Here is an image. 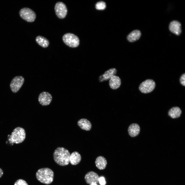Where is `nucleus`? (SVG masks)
Listing matches in <instances>:
<instances>
[{
    "instance_id": "2",
    "label": "nucleus",
    "mask_w": 185,
    "mask_h": 185,
    "mask_svg": "<svg viewBox=\"0 0 185 185\" xmlns=\"http://www.w3.org/2000/svg\"><path fill=\"white\" fill-rule=\"evenodd\" d=\"M54 172L50 169L43 168L39 169L36 172L37 179L40 182L46 184L51 183L53 181Z\"/></svg>"
},
{
    "instance_id": "21",
    "label": "nucleus",
    "mask_w": 185,
    "mask_h": 185,
    "mask_svg": "<svg viewBox=\"0 0 185 185\" xmlns=\"http://www.w3.org/2000/svg\"><path fill=\"white\" fill-rule=\"evenodd\" d=\"M106 7V4L103 1H100L97 2L95 6L96 8L99 10H104L105 8Z\"/></svg>"
},
{
    "instance_id": "26",
    "label": "nucleus",
    "mask_w": 185,
    "mask_h": 185,
    "mask_svg": "<svg viewBox=\"0 0 185 185\" xmlns=\"http://www.w3.org/2000/svg\"><path fill=\"white\" fill-rule=\"evenodd\" d=\"M91 185H97V184L95 183H93L91 184Z\"/></svg>"
},
{
    "instance_id": "1",
    "label": "nucleus",
    "mask_w": 185,
    "mask_h": 185,
    "mask_svg": "<svg viewBox=\"0 0 185 185\" xmlns=\"http://www.w3.org/2000/svg\"><path fill=\"white\" fill-rule=\"evenodd\" d=\"M70 153L67 149L62 147H57L53 153V159L58 165L64 166L68 165L70 162Z\"/></svg>"
},
{
    "instance_id": "11",
    "label": "nucleus",
    "mask_w": 185,
    "mask_h": 185,
    "mask_svg": "<svg viewBox=\"0 0 185 185\" xmlns=\"http://www.w3.org/2000/svg\"><path fill=\"white\" fill-rule=\"evenodd\" d=\"M169 29L172 33L177 35H179L181 32V24L177 21H172L169 24Z\"/></svg>"
},
{
    "instance_id": "8",
    "label": "nucleus",
    "mask_w": 185,
    "mask_h": 185,
    "mask_svg": "<svg viewBox=\"0 0 185 185\" xmlns=\"http://www.w3.org/2000/svg\"><path fill=\"white\" fill-rule=\"evenodd\" d=\"M54 10L56 15L59 18L63 19L66 17L68 10L66 5L63 3H57L55 6Z\"/></svg>"
},
{
    "instance_id": "24",
    "label": "nucleus",
    "mask_w": 185,
    "mask_h": 185,
    "mask_svg": "<svg viewBox=\"0 0 185 185\" xmlns=\"http://www.w3.org/2000/svg\"><path fill=\"white\" fill-rule=\"evenodd\" d=\"M99 182L101 185H105L106 183L105 178L103 177H99Z\"/></svg>"
},
{
    "instance_id": "13",
    "label": "nucleus",
    "mask_w": 185,
    "mask_h": 185,
    "mask_svg": "<svg viewBox=\"0 0 185 185\" xmlns=\"http://www.w3.org/2000/svg\"><path fill=\"white\" fill-rule=\"evenodd\" d=\"M121 83V80L118 76L114 75L109 80V85L110 88L113 89H116L120 86Z\"/></svg>"
},
{
    "instance_id": "23",
    "label": "nucleus",
    "mask_w": 185,
    "mask_h": 185,
    "mask_svg": "<svg viewBox=\"0 0 185 185\" xmlns=\"http://www.w3.org/2000/svg\"><path fill=\"white\" fill-rule=\"evenodd\" d=\"M180 82L182 85L185 86V73L182 74L180 79Z\"/></svg>"
},
{
    "instance_id": "20",
    "label": "nucleus",
    "mask_w": 185,
    "mask_h": 185,
    "mask_svg": "<svg viewBox=\"0 0 185 185\" xmlns=\"http://www.w3.org/2000/svg\"><path fill=\"white\" fill-rule=\"evenodd\" d=\"M37 43L42 47H47L49 44V40L41 36H37L36 38Z\"/></svg>"
},
{
    "instance_id": "17",
    "label": "nucleus",
    "mask_w": 185,
    "mask_h": 185,
    "mask_svg": "<svg viewBox=\"0 0 185 185\" xmlns=\"http://www.w3.org/2000/svg\"><path fill=\"white\" fill-rule=\"evenodd\" d=\"M141 34V32L140 30H134L128 35L127 39L130 42H134L140 39Z\"/></svg>"
},
{
    "instance_id": "6",
    "label": "nucleus",
    "mask_w": 185,
    "mask_h": 185,
    "mask_svg": "<svg viewBox=\"0 0 185 185\" xmlns=\"http://www.w3.org/2000/svg\"><path fill=\"white\" fill-rule=\"evenodd\" d=\"M155 86V83L153 80L148 79L140 84L139 88L142 93H147L152 92L154 89Z\"/></svg>"
},
{
    "instance_id": "18",
    "label": "nucleus",
    "mask_w": 185,
    "mask_h": 185,
    "mask_svg": "<svg viewBox=\"0 0 185 185\" xmlns=\"http://www.w3.org/2000/svg\"><path fill=\"white\" fill-rule=\"evenodd\" d=\"M81 159L80 154L78 152L75 151L72 152L70 155V162L72 165H76L80 162Z\"/></svg>"
},
{
    "instance_id": "3",
    "label": "nucleus",
    "mask_w": 185,
    "mask_h": 185,
    "mask_svg": "<svg viewBox=\"0 0 185 185\" xmlns=\"http://www.w3.org/2000/svg\"><path fill=\"white\" fill-rule=\"evenodd\" d=\"M26 137V133L24 129L20 127L15 128L12 132L8 139L11 144H19L22 142Z\"/></svg>"
},
{
    "instance_id": "25",
    "label": "nucleus",
    "mask_w": 185,
    "mask_h": 185,
    "mask_svg": "<svg viewBox=\"0 0 185 185\" xmlns=\"http://www.w3.org/2000/svg\"><path fill=\"white\" fill-rule=\"evenodd\" d=\"M3 172L2 170L0 168V178L3 176Z\"/></svg>"
},
{
    "instance_id": "5",
    "label": "nucleus",
    "mask_w": 185,
    "mask_h": 185,
    "mask_svg": "<svg viewBox=\"0 0 185 185\" xmlns=\"http://www.w3.org/2000/svg\"><path fill=\"white\" fill-rule=\"evenodd\" d=\"M19 14L22 18L29 22H34L36 18L35 12L29 8H24L21 9L20 11Z\"/></svg>"
},
{
    "instance_id": "10",
    "label": "nucleus",
    "mask_w": 185,
    "mask_h": 185,
    "mask_svg": "<svg viewBox=\"0 0 185 185\" xmlns=\"http://www.w3.org/2000/svg\"><path fill=\"white\" fill-rule=\"evenodd\" d=\"M99 178L98 174L92 171L88 172L85 177L86 182L90 185L93 183L97 184L99 182Z\"/></svg>"
},
{
    "instance_id": "14",
    "label": "nucleus",
    "mask_w": 185,
    "mask_h": 185,
    "mask_svg": "<svg viewBox=\"0 0 185 185\" xmlns=\"http://www.w3.org/2000/svg\"><path fill=\"white\" fill-rule=\"evenodd\" d=\"M128 131L129 134L131 136L135 137L138 135L140 132V126L136 123H133L129 126Z\"/></svg>"
},
{
    "instance_id": "16",
    "label": "nucleus",
    "mask_w": 185,
    "mask_h": 185,
    "mask_svg": "<svg viewBox=\"0 0 185 185\" xmlns=\"http://www.w3.org/2000/svg\"><path fill=\"white\" fill-rule=\"evenodd\" d=\"M78 126L82 129L86 131H89L91 127V124L90 122L85 118H82L77 122Z\"/></svg>"
},
{
    "instance_id": "4",
    "label": "nucleus",
    "mask_w": 185,
    "mask_h": 185,
    "mask_svg": "<svg viewBox=\"0 0 185 185\" xmlns=\"http://www.w3.org/2000/svg\"><path fill=\"white\" fill-rule=\"evenodd\" d=\"M62 39L66 45L71 48L77 47L79 44V38L72 33H67L65 34L63 36Z\"/></svg>"
},
{
    "instance_id": "12",
    "label": "nucleus",
    "mask_w": 185,
    "mask_h": 185,
    "mask_svg": "<svg viewBox=\"0 0 185 185\" xmlns=\"http://www.w3.org/2000/svg\"><path fill=\"white\" fill-rule=\"evenodd\" d=\"M117 72V71L115 68H110L99 76V81L101 82L109 80L113 76L115 75Z\"/></svg>"
},
{
    "instance_id": "7",
    "label": "nucleus",
    "mask_w": 185,
    "mask_h": 185,
    "mask_svg": "<svg viewBox=\"0 0 185 185\" xmlns=\"http://www.w3.org/2000/svg\"><path fill=\"white\" fill-rule=\"evenodd\" d=\"M24 81V77L21 76L14 77L11 80L10 84L11 89L14 93L17 92L23 85Z\"/></svg>"
},
{
    "instance_id": "9",
    "label": "nucleus",
    "mask_w": 185,
    "mask_h": 185,
    "mask_svg": "<svg viewBox=\"0 0 185 185\" xmlns=\"http://www.w3.org/2000/svg\"><path fill=\"white\" fill-rule=\"evenodd\" d=\"M52 99L51 95L49 92L44 91L39 94L38 100L39 103L42 105L47 106L49 105Z\"/></svg>"
},
{
    "instance_id": "19",
    "label": "nucleus",
    "mask_w": 185,
    "mask_h": 185,
    "mask_svg": "<svg viewBox=\"0 0 185 185\" xmlns=\"http://www.w3.org/2000/svg\"><path fill=\"white\" fill-rule=\"evenodd\" d=\"M182 113L181 109L178 107H175L170 109L168 111L169 116L173 118L180 117Z\"/></svg>"
},
{
    "instance_id": "15",
    "label": "nucleus",
    "mask_w": 185,
    "mask_h": 185,
    "mask_svg": "<svg viewBox=\"0 0 185 185\" xmlns=\"http://www.w3.org/2000/svg\"><path fill=\"white\" fill-rule=\"evenodd\" d=\"M95 164L96 166L98 169L103 170L106 168L107 162L106 159L104 157L99 156L96 158Z\"/></svg>"
},
{
    "instance_id": "22",
    "label": "nucleus",
    "mask_w": 185,
    "mask_h": 185,
    "mask_svg": "<svg viewBox=\"0 0 185 185\" xmlns=\"http://www.w3.org/2000/svg\"><path fill=\"white\" fill-rule=\"evenodd\" d=\"M14 185H28L26 182L24 180L20 179L17 180Z\"/></svg>"
}]
</instances>
